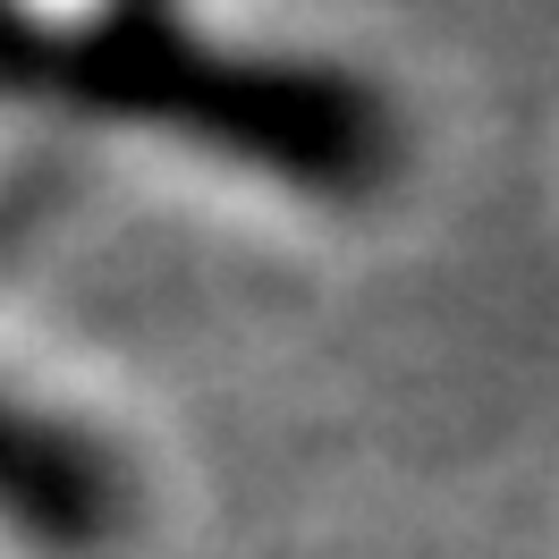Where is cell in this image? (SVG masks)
<instances>
[{
    "mask_svg": "<svg viewBox=\"0 0 559 559\" xmlns=\"http://www.w3.org/2000/svg\"><path fill=\"white\" fill-rule=\"evenodd\" d=\"M51 9H69V17H76V9H103V0H51Z\"/></svg>",
    "mask_w": 559,
    "mask_h": 559,
    "instance_id": "obj_1",
    "label": "cell"
}]
</instances>
